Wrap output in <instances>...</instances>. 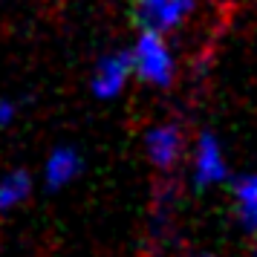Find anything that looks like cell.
I'll list each match as a JSON object with an SVG mask.
<instances>
[{"label": "cell", "mask_w": 257, "mask_h": 257, "mask_svg": "<svg viewBox=\"0 0 257 257\" xmlns=\"http://www.w3.org/2000/svg\"><path fill=\"white\" fill-rule=\"evenodd\" d=\"M194 0H133V21L151 32H168L188 15Z\"/></svg>", "instance_id": "7a4b0ae2"}, {"label": "cell", "mask_w": 257, "mask_h": 257, "mask_svg": "<svg viewBox=\"0 0 257 257\" xmlns=\"http://www.w3.org/2000/svg\"><path fill=\"white\" fill-rule=\"evenodd\" d=\"M199 182H214V179H222L225 174V165H222V156H220V148L217 142L205 136L202 145H199Z\"/></svg>", "instance_id": "5b68a950"}, {"label": "cell", "mask_w": 257, "mask_h": 257, "mask_svg": "<svg viewBox=\"0 0 257 257\" xmlns=\"http://www.w3.org/2000/svg\"><path fill=\"white\" fill-rule=\"evenodd\" d=\"M130 64H133V61H130L127 55H110V58H104L101 64H98V70H95L93 90L101 95V98H107V95H116L118 90H121L124 78H127Z\"/></svg>", "instance_id": "3957f363"}, {"label": "cell", "mask_w": 257, "mask_h": 257, "mask_svg": "<svg viewBox=\"0 0 257 257\" xmlns=\"http://www.w3.org/2000/svg\"><path fill=\"white\" fill-rule=\"evenodd\" d=\"M237 211L245 225L257 231V176H248L237 185Z\"/></svg>", "instance_id": "8992f818"}, {"label": "cell", "mask_w": 257, "mask_h": 257, "mask_svg": "<svg viewBox=\"0 0 257 257\" xmlns=\"http://www.w3.org/2000/svg\"><path fill=\"white\" fill-rule=\"evenodd\" d=\"M179 151H182V136H179V130L171 127V124L153 130L151 136H148V156H151L153 165H159L162 171H168V168L176 162Z\"/></svg>", "instance_id": "277c9868"}, {"label": "cell", "mask_w": 257, "mask_h": 257, "mask_svg": "<svg viewBox=\"0 0 257 257\" xmlns=\"http://www.w3.org/2000/svg\"><path fill=\"white\" fill-rule=\"evenodd\" d=\"M130 61H133V67L139 72V78H145V81H151V84L171 81V55H168L159 32L145 29V35L139 38L136 52H133Z\"/></svg>", "instance_id": "6da1fadb"}, {"label": "cell", "mask_w": 257, "mask_h": 257, "mask_svg": "<svg viewBox=\"0 0 257 257\" xmlns=\"http://www.w3.org/2000/svg\"><path fill=\"white\" fill-rule=\"evenodd\" d=\"M78 171V156L72 151H58L52 159H49V168H47V182L49 185H64V182H70L72 176Z\"/></svg>", "instance_id": "52a82bcc"}, {"label": "cell", "mask_w": 257, "mask_h": 257, "mask_svg": "<svg viewBox=\"0 0 257 257\" xmlns=\"http://www.w3.org/2000/svg\"><path fill=\"white\" fill-rule=\"evenodd\" d=\"M26 194H29V176L12 174L9 179H3V185H0V208H9L15 202H21Z\"/></svg>", "instance_id": "ba28073f"}]
</instances>
